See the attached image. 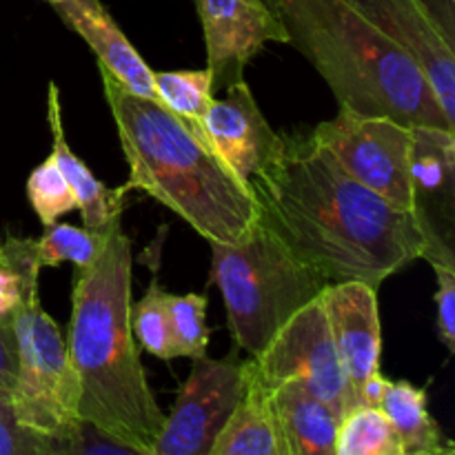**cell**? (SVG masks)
Wrapping results in <instances>:
<instances>
[{
  "instance_id": "cell-14",
  "label": "cell",
  "mask_w": 455,
  "mask_h": 455,
  "mask_svg": "<svg viewBox=\"0 0 455 455\" xmlns=\"http://www.w3.org/2000/svg\"><path fill=\"white\" fill-rule=\"evenodd\" d=\"M329 331L351 391L380 373L382 327L378 289L367 283H333L320 293Z\"/></svg>"
},
{
  "instance_id": "cell-8",
  "label": "cell",
  "mask_w": 455,
  "mask_h": 455,
  "mask_svg": "<svg viewBox=\"0 0 455 455\" xmlns=\"http://www.w3.org/2000/svg\"><path fill=\"white\" fill-rule=\"evenodd\" d=\"M311 138L340 164L347 176L395 209L411 213V127L382 116H360L340 109L333 120L320 123Z\"/></svg>"
},
{
  "instance_id": "cell-28",
  "label": "cell",
  "mask_w": 455,
  "mask_h": 455,
  "mask_svg": "<svg viewBox=\"0 0 455 455\" xmlns=\"http://www.w3.org/2000/svg\"><path fill=\"white\" fill-rule=\"evenodd\" d=\"M47 435L20 425L9 400L0 398V455H44Z\"/></svg>"
},
{
  "instance_id": "cell-21",
  "label": "cell",
  "mask_w": 455,
  "mask_h": 455,
  "mask_svg": "<svg viewBox=\"0 0 455 455\" xmlns=\"http://www.w3.org/2000/svg\"><path fill=\"white\" fill-rule=\"evenodd\" d=\"M154 84L158 100L172 114L185 120L204 142V116L213 100L212 71L204 69H180V71H154ZM209 145V142H207Z\"/></svg>"
},
{
  "instance_id": "cell-27",
  "label": "cell",
  "mask_w": 455,
  "mask_h": 455,
  "mask_svg": "<svg viewBox=\"0 0 455 455\" xmlns=\"http://www.w3.org/2000/svg\"><path fill=\"white\" fill-rule=\"evenodd\" d=\"M44 455H145V451L118 443L84 420H76L58 435H47Z\"/></svg>"
},
{
  "instance_id": "cell-1",
  "label": "cell",
  "mask_w": 455,
  "mask_h": 455,
  "mask_svg": "<svg viewBox=\"0 0 455 455\" xmlns=\"http://www.w3.org/2000/svg\"><path fill=\"white\" fill-rule=\"evenodd\" d=\"M249 187L260 220L327 284L378 289L422 253L411 213L347 176L311 136L283 138Z\"/></svg>"
},
{
  "instance_id": "cell-29",
  "label": "cell",
  "mask_w": 455,
  "mask_h": 455,
  "mask_svg": "<svg viewBox=\"0 0 455 455\" xmlns=\"http://www.w3.org/2000/svg\"><path fill=\"white\" fill-rule=\"evenodd\" d=\"M438 278V291H435V307H438V338L449 354H455V269L447 267H434Z\"/></svg>"
},
{
  "instance_id": "cell-33",
  "label": "cell",
  "mask_w": 455,
  "mask_h": 455,
  "mask_svg": "<svg viewBox=\"0 0 455 455\" xmlns=\"http://www.w3.org/2000/svg\"><path fill=\"white\" fill-rule=\"evenodd\" d=\"M269 3H271V4H275V0H269Z\"/></svg>"
},
{
  "instance_id": "cell-16",
  "label": "cell",
  "mask_w": 455,
  "mask_h": 455,
  "mask_svg": "<svg viewBox=\"0 0 455 455\" xmlns=\"http://www.w3.org/2000/svg\"><path fill=\"white\" fill-rule=\"evenodd\" d=\"M47 123L53 136V147L49 156L56 160L67 185L74 191L80 216H83V227L92 231H111L120 227L123 196L127 189L124 187L109 189L107 185H102L93 176L92 169L71 151L65 136V123H62L60 89L56 83H49L47 87Z\"/></svg>"
},
{
  "instance_id": "cell-5",
  "label": "cell",
  "mask_w": 455,
  "mask_h": 455,
  "mask_svg": "<svg viewBox=\"0 0 455 455\" xmlns=\"http://www.w3.org/2000/svg\"><path fill=\"white\" fill-rule=\"evenodd\" d=\"M212 283L225 300L231 338L249 358L327 287L262 220L240 243L212 244Z\"/></svg>"
},
{
  "instance_id": "cell-19",
  "label": "cell",
  "mask_w": 455,
  "mask_h": 455,
  "mask_svg": "<svg viewBox=\"0 0 455 455\" xmlns=\"http://www.w3.org/2000/svg\"><path fill=\"white\" fill-rule=\"evenodd\" d=\"M407 455H443L453 443L440 431L427 407V389L407 380L387 382L380 403Z\"/></svg>"
},
{
  "instance_id": "cell-12",
  "label": "cell",
  "mask_w": 455,
  "mask_h": 455,
  "mask_svg": "<svg viewBox=\"0 0 455 455\" xmlns=\"http://www.w3.org/2000/svg\"><path fill=\"white\" fill-rule=\"evenodd\" d=\"M203 22L212 89L244 80V67L267 43H287V29L269 0H196Z\"/></svg>"
},
{
  "instance_id": "cell-10",
  "label": "cell",
  "mask_w": 455,
  "mask_h": 455,
  "mask_svg": "<svg viewBox=\"0 0 455 455\" xmlns=\"http://www.w3.org/2000/svg\"><path fill=\"white\" fill-rule=\"evenodd\" d=\"M411 216L422 235V260L455 269V133L411 127Z\"/></svg>"
},
{
  "instance_id": "cell-3",
  "label": "cell",
  "mask_w": 455,
  "mask_h": 455,
  "mask_svg": "<svg viewBox=\"0 0 455 455\" xmlns=\"http://www.w3.org/2000/svg\"><path fill=\"white\" fill-rule=\"evenodd\" d=\"M102 92L129 164L124 189L145 191L209 244H235L260 220L256 196L163 102L127 92L100 69Z\"/></svg>"
},
{
  "instance_id": "cell-15",
  "label": "cell",
  "mask_w": 455,
  "mask_h": 455,
  "mask_svg": "<svg viewBox=\"0 0 455 455\" xmlns=\"http://www.w3.org/2000/svg\"><path fill=\"white\" fill-rule=\"evenodd\" d=\"M62 22L89 44L98 67L114 76L127 92L158 100L154 71L114 20L100 0H60L53 4ZM160 102V100H158Z\"/></svg>"
},
{
  "instance_id": "cell-22",
  "label": "cell",
  "mask_w": 455,
  "mask_h": 455,
  "mask_svg": "<svg viewBox=\"0 0 455 455\" xmlns=\"http://www.w3.org/2000/svg\"><path fill=\"white\" fill-rule=\"evenodd\" d=\"M336 455H407V451L382 409L355 407L340 418Z\"/></svg>"
},
{
  "instance_id": "cell-7",
  "label": "cell",
  "mask_w": 455,
  "mask_h": 455,
  "mask_svg": "<svg viewBox=\"0 0 455 455\" xmlns=\"http://www.w3.org/2000/svg\"><path fill=\"white\" fill-rule=\"evenodd\" d=\"M249 364L267 391L298 382L338 418L354 409V391L338 358L320 296L293 314L265 351L249 358Z\"/></svg>"
},
{
  "instance_id": "cell-23",
  "label": "cell",
  "mask_w": 455,
  "mask_h": 455,
  "mask_svg": "<svg viewBox=\"0 0 455 455\" xmlns=\"http://www.w3.org/2000/svg\"><path fill=\"white\" fill-rule=\"evenodd\" d=\"M111 231H92L87 227H74L67 225V222L58 225V222H53V225L44 227L43 235L36 240L40 265L60 267L69 262L76 269H83V267L92 265L100 256Z\"/></svg>"
},
{
  "instance_id": "cell-17",
  "label": "cell",
  "mask_w": 455,
  "mask_h": 455,
  "mask_svg": "<svg viewBox=\"0 0 455 455\" xmlns=\"http://www.w3.org/2000/svg\"><path fill=\"white\" fill-rule=\"evenodd\" d=\"M269 394L287 455H336L340 418L298 382H284Z\"/></svg>"
},
{
  "instance_id": "cell-32",
  "label": "cell",
  "mask_w": 455,
  "mask_h": 455,
  "mask_svg": "<svg viewBox=\"0 0 455 455\" xmlns=\"http://www.w3.org/2000/svg\"><path fill=\"white\" fill-rule=\"evenodd\" d=\"M44 3H49V4H56V3H60V0H44Z\"/></svg>"
},
{
  "instance_id": "cell-6",
  "label": "cell",
  "mask_w": 455,
  "mask_h": 455,
  "mask_svg": "<svg viewBox=\"0 0 455 455\" xmlns=\"http://www.w3.org/2000/svg\"><path fill=\"white\" fill-rule=\"evenodd\" d=\"M12 324L18 342V376L9 407L20 425L43 435L62 434L80 420V385L65 338L38 298L22 307Z\"/></svg>"
},
{
  "instance_id": "cell-11",
  "label": "cell",
  "mask_w": 455,
  "mask_h": 455,
  "mask_svg": "<svg viewBox=\"0 0 455 455\" xmlns=\"http://www.w3.org/2000/svg\"><path fill=\"white\" fill-rule=\"evenodd\" d=\"M416 60L449 123L455 124L453 22L431 0H347Z\"/></svg>"
},
{
  "instance_id": "cell-26",
  "label": "cell",
  "mask_w": 455,
  "mask_h": 455,
  "mask_svg": "<svg viewBox=\"0 0 455 455\" xmlns=\"http://www.w3.org/2000/svg\"><path fill=\"white\" fill-rule=\"evenodd\" d=\"M27 198L44 227L53 225L60 216L78 209L76 196L58 169L56 160L47 156L27 178Z\"/></svg>"
},
{
  "instance_id": "cell-25",
  "label": "cell",
  "mask_w": 455,
  "mask_h": 455,
  "mask_svg": "<svg viewBox=\"0 0 455 455\" xmlns=\"http://www.w3.org/2000/svg\"><path fill=\"white\" fill-rule=\"evenodd\" d=\"M169 323H172L173 355L176 358H203L209 347V327L204 323L207 315V298L200 293H167Z\"/></svg>"
},
{
  "instance_id": "cell-31",
  "label": "cell",
  "mask_w": 455,
  "mask_h": 455,
  "mask_svg": "<svg viewBox=\"0 0 455 455\" xmlns=\"http://www.w3.org/2000/svg\"><path fill=\"white\" fill-rule=\"evenodd\" d=\"M443 455H455V447H449V449H447V451H444Z\"/></svg>"
},
{
  "instance_id": "cell-18",
  "label": "cell",
  "mask_w": 455,
  "mask_h": 455,
  "mask_svg": "<svg viewBox=\"0 0 455 455\" xmlns=\"http://www.w3.org/2000/svg\"><path fill=\"white\" fill-rule=\"evenodd\" d=\"M247 363V391L235 411L222 427L209 455H287L278 422L269 404V394L256 380Z\"/></svg>"
},
{
  "instance_id": "cell-24",
  "label": "cell",
  "mask_w": 455,
  "mask_h": 455,
  "mask_svg": "<svg viewBox=\"0 0 455 455\" xmlns=\"http://www.w3.org/2000/svg\"><path fill=\"white\" fill-rule=\"evenodd\" d=\"M167 293L158 280L149 284L145 296L132 305V331L142 351L160 360H173L172 323H169Z\"/></svg>"
},
{
  "instance_id": "cell-2",
  "label": "cell",
  "mask_w": 455,
  "mask_h": 455,
  "mask_svg": "<svg viewBox=\"0 0 455 455\" xmlns=\"http://www.w3.org/2000/svg\"><path fill=\"white\" fill-rule=\"evenodd\" d=\"M132 240L111 231L92 265L76 269L67 351L80 385V420L138 451L164 425L132 331Z\"/></svg>"
},
{
  "instance_id": "cell-30",
  "label": "cell",
  "mask_w": 455,
  "mask_h": 455,
  "mask_svg": "<svg viewBox=\"0 0 455 455\" xmlns=\"http://www.w3.org/2000/svg\"><path fill=\"white\" fill-rule=\"evenodd\" d=\"M18 376V342L12 323H0V398L9 400Z\"/></svg>"
},
{
  "instance_id": "cell-20",
  "label": "cell",
  "mask_w": 455,
  "mask_h": 455,
  "mask_svg": "<svg viewBox=\"0 0 455 455\" xmlns=\"http://www.w3.org/2000/svg\"><path fill=\"white\" fill-rule=\"evenodd\" d=\"M40 269L36 240L9 235L0 243V323H12L22 307L38 298Z\"/></svg>"
},
{
  "instance_id": "cell-13",
  "label": "cell",
  "mask_w": 455,
  "mask_h": 455,
  "mask_svg": "<svg viewBox=\"0 0 455 455\" xmlns=\"http://www.w3.org/2000/svg\"><path fill=\"white\" fill-rule=\"evenodd\" d=\"M204 133L213 154L247 187L280 154L284 138L274 132L244 80L227 89L225 98H213Z\"/></svg>"
},
{
  "instance_id": "cell-4",
  "label": "cell",
  "mask_w": 455,
  "mask_h": 455,
  "mask_svg": "<svg viewBox=\"0 0 455 455\" xmlns=\"http://www.w3.org/2000/svg\"><path fill=\"white\" fill-rule=\"evenodd\" d=\"M287 44L324 78L340 109L382 116L407 127L455 133L438 98L407 52L347 0H275Z\"/></svg>"
},
{
  "instance_id": "cell-9",
  "label": "cell",
  "mask_w": 455,
  "mask_h": 455,
  "mask_svg": "<svg viewBox=\"0 0 455 455\" xmlns=\"http://www.w3.org/2000/svg\"><path fill=\"white\" fill-rule=\"evenodd\" d=\"M247 363L238 354L194 360L172 413L145 455H209L247 391Z\"/></svg>"
}]
</instances>
